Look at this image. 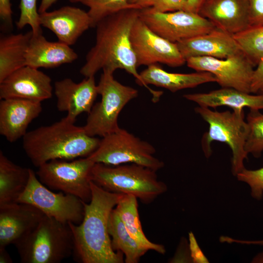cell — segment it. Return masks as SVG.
I'll return each mask as SVG.
<instances>
[{
	"label": "cell",
	"mask_w": 263,
	"mask_h": 263,
	"mask_svg": "<svg viewBox=\"0 0 263 263\" xmlns=\"http://www.w3.org/2000/svg\"><path fill=\"white\" fill-rule=\"evenodd\" d=\"M155 152L150 143L120 128L102 137L96 149L87 157L95 163L110 166L134 163L157 171L164 164L154 156Z\"/></svg>",
	"instance_id": "8"
},
{
	"label": "cell",
	"mask_w": 263,
	"mask_h": 263,
	"mask_svg": "<svg viewBox=\"0 0 263 263\" xmlns=\"http://www.w3.org/2000/svg\"><path fill=\"white\" fill-rule=\"evenodd\" d=\"M139 18L155 33L173 43L207 33L216 27L199 14L186 11L161 13L140 10Z\"/></svg>",
	"instance_id": "11"
},
{
	"label": "cell",
	"mask_w": 263,
	"mask_h": 263,
	"mask_svg": "<svg viewBox=\"0 0 263 263\" xmlns=\"http://www.w3.org/2000/svg\"><path fill=\"white\" fill-rule=\"evenodd\" d=\"M153 0H128L129 3L137 5L141 9L150 7Z\"/></svg>",
	"instance_id": "40"
},
{
	"label": "cell",
	"mask_w": 263,
	"mask_h": 263,
	"mask_svg": "<svg viewBox=\"0 0 263 263\" xmlns=\"http://www.w3.org/2000/svg\"><path fill=\"white\" fill-rule=\"evenodd\" d=\"M5 248L0 247V263H12L13 260Z\"/></svg>",
	"instance_id": "42"
},
{
	"label": "cell",
	"mask_w": 263,
	"mask_h": 263,
	"mask_svg": "<svg viewBox=\"0 0 263 263\" xmlns=\"http://www.w3.org/2000/svg\"><path fill=\"white\" fill-rule=\"evenodd\" d=\"M156 172L134 163L116 166L95 163L91 181L108 191L132 195L142 203L149 204L167 190Z\"/></svg>",
	"instance_id": "4"
},
{
	"label": "cell",
	"mask_w": 263,
	"mask_h": 263,
	"mask_svg": "<svg viewBox=\"0 0 263 263\" xmlns=\"http://www.w3.org/2000/svg\"><path fill=\"white\" fill-rule=\"evenodd\" d=\"M72 3H80L88 7L87 12L91 21V27L105 18L121 10L139 6L129 3L128 0H69Z\"/></svg>",
	"instance_id": "28"
},
{
	"label": "cell",
	"mask_w": 263,
	"mask_h": 263,
	"mask_svg": "<svg viewBox=\"0 0 263 263\" xmlns=\"http://www.w3.org/2000/svg\"><path fill=\"white\" fill-rule=\"evenodd\" d=\"M252 263H263V252L259 253L253 259Z\"/></svg>",
	"instance_id": "43"
},
{
	"label": "cell",
	"mask_w": 263,
	"mask_h": 263,
	"mask_svg": "<svg viewBox=\"0 0 263 263\" xmlns=\"http://www.w3.org/2000/svg\"><path fill=\"white\" fill-rule=\"evenodd\" d=\"M114 209L132 238L148 250L165 253L163 245L151 242L145 236L140 221L137 199L135 196L123 194Z\"/></svg>",
	"instance_id": "26"
},
{
	"label": "cell",
	"mask_w": 263,
	"mask_h": 263,
	"mask_svg": "<svg viewBox=\"0 0 263 263\" xmlns=\"http://www.w3.org/2000/svg\"><path fill=\"white\" fill-rule=\"evenodd\" d=\"M248 0L249 27L263 26V0Z\"/></svg>",
	"instance_id": "34"
},
{
	"label": "cell",
	"mask_w": 263,
	"mask_h": 263,
	"mask_svg": "<svg viewBox=\"0 0 263 263\" xmlns=\"http://www.w3.org/2000/svg\"><path fill=\"white\" fill-rule=\"evenodd\" d=\"M239 181L247 184L251 188L252 197L260 200L263 196V168L256 170L244 168L236 175Z\"/></svg>",
	"instance_id": "32"
},
{
	"label": "cell",
	"mask_w": 263,
	"mask_h": 263,
	"mask_svg": "<svg viewBox=\"0 0 263 263\" xmlns=\"http://www.w3.org/2000/svg\"><path fill=\"white\" fill-rule=\"evenodd\" d=\"M257 94H263V88L261 89Z\"/></svg>",
	"instance_id": "44"
},
{
	"label": "cell",
	"mask_w": 263,
	"mask_h": 263,
	"mask_svg": "<svg viewBox=\"0 0 263 263\" xmlns=\"http://www.w3.org/2000/svg\"><path fill=\"white\" fill-rule=\"evenodd\" d=\"M57 0H41L38 9L39 14L47 11L52 5Z\"/></svg>",
	"instance_id": "41"
},
{
	"label": "cell",
	"mask_w": 263,
	"mask_h": 263,
	"mask_svg": "<svg viewBox=\"0 0 263 263\" xmlns=\"http://www.w3.org/2000/svg\"><path fill=\"white\" fill-rule=\"evenodd\" d=\"M130 40L138 67L159 63L176 67L186 62L176 43L155 33L139 17L132 26Z\"/></svg>",
	"instance_id": "13"
},
{
	"label": "cell",
	"mask_w": 263,
	"mask_h": 263,
	"mask_svg": "<svg viewBox=\"0 0 263 263\" xmlns=\"http://www.w3.org/2000/svg\"><path fill=\"white\" fill-rule=\"evenodd\" d=\"M205 0H188L186 11L198 14L199 10Z\"/></svg>",
	"instance_id": "39"
},
{
	"label": "cell",
	"mask_w": 263,
	"mask_h": 263,
	"mask_svg": "<svg viewBox=\"0 0 263 263\" xmlns=\"http://www.w3.org/2000/svg\"><path fill=\"white\" fill-rule=\"evenodd\" d=\"M198 14L233 36L249 27L248 0H205Z\"/></svg>",
	"instance_id": "19"
},
{
	"label": "cell",
	"mask_w": 263,
	"mask_h": 263,
	"mask_svg": "<svg viewBox=\"0 0 263 263\" xmlns=\"http://www.w3.org/2000/svg\"><path fill=\"white\" fill-rule=\"evenodd\" d=\"M220 241L222 243H236L242 244H254V245H263V240H258V241H244L236 240L233 239L230 237L227 236H222L220 238Z\"/></svg>",
	"instance_id": "38"
},
{
	"label": "cell",
	"mask_w": 263,
	"mask_h": 263,
	"mask_svg": "<svg viewBox=\"0 0 263 263\" xmlns=\"http://www.w3.org/2000/svg\"><path fill=\"white\" fill-rule=\"evenodd\" d=\"M183 97L199 106L209 108L225 106L232 110H243L245 107L263 110V94L253 95L231 88H222L205 93L186 94Z\"/></svg>",
	"instance_id": "22"
},
{
	"label": "cell",
	"mask_w": 263,
	"mask_h": 263,
	"mask_svg": "<svg viewBox=\"0 0 263 263\" xmlns=\"http://www.w3.org/2000/svg\"><path fill=\"white\" fill-rule=\"evenodd\" d=\"M246 120L248 134L244 149L247 153L258 158L263 151V114L259 110L250 109Z\"/></svg>",
	"instance_id": "30"
},
{
	"label": "cell",
	"mask_w": 263,
	"mask_h": 263,
	"mask_svg": "<svg viewBox=\"0 0 263 263\" xmlns=\"http://www.w3.org/2000/svg\"><path fill=\"white\" fill-rule=\"evenodd\" d=\"M176 43L186 60L197 56L223 59L242 51L233 35L216 27Z\"/></svg>",
	"instance_id": "20"
},
{
	"label": "cell",
	"mask_w": 263,
	"mask_h": 263,
	"mask_svg": "<svg viewBox=\"0 0 263 263\" xmlns=\"http://www.w3.org/2000/svg\"><path fill=\"white\" fill-rule=\"evenodd\" d=\"M22 139L25 153L38 168L52 160L87 157L96 149L100 140L88 135L83 127L75 125L66 117L27 132Z\"/></svg>",
	"instance_id": "3"
},
{
	"label": "cell",
	"mask_w": 263,
	"mask_h": 263,
	"mask_svg": "<svg viewBox=\"0 0 263 263\" xmlns=\"http://www.w3.org/2000/svg\"><path fill=\"white\" fill-rule=\"evenodd\" d=\"M11 3L10 0H0V17L5 23L12 25Z\"/></svg>",
	"instance_id": "37"
},
{
	"label": "cell",
	"mask_w": 263,
	"mask_h": 263,
	"mask_svg": "<svg viewBox=\"0 0 263 263\" xmlns=\"http://www.w3.org/2000/svg\"><path fill=\"white\" fill-rule=\"evenodd\" d=\"M263 88V57L254 69L251 87V93L257 94Z\"/></svg>",
	"instance_id": "36"
},
{
	"label": "cell",
	"mask_w": 263,
	"mask_h": 263,
	"mask_svg": "<svg viewBox=\"0 0 263 263\" xmlns=\"http://www.w3.org/2000/svg\"><path fill=\"white\" fill-rule=\"evenodd\" d=\"M14 244L22 263H59L73 255L74 248L68 224L46 215Z\"/></svg>",
	"instance_id": "5"
},
{
	"label": "cell",
	"mask_w": 263,
	"mask_h": 263,
	"mask_svg": "<svg viewBox=\"0 0 263 263\" xmlns=\"http://www.w3.org/2000/svg\"><path fill=\"white\" fill-rule=\"evenodd\" d=\"M54 90L58 110L66 112L65 117L74 123L81 113L91 112L98 94L94 76L79 83L69 78L56 81Z\"/></svg>",
	"instance_id": "15"
},
{
	"label": "cell",
	"mask_w": 263,
	"mask_h": 263,
	"mask_svg": "<svg viewBox=\"0 0 263 263\" xmlns=\"http://www.w3.org/2000/svg\"><path fill=\"white\" fill-rule=\"evenodd\" d=\"M187 3L188 0H153L150 8L161 13L186 11Z\"/></svg>",
	"instance_id": "33"
},
{
	"label": "cell",
	"mask_w": 263,
	"mask_h": 263,
	"mask_svg": "<svg viewBox=\"0 0 263 263\" xmlns=\"http://www.w3.org/2000/svg\"><path fill=\"white\" fill-rule=\"evenodd\" d=\"M45 215L35 207L15 203L0 206V247L15 244L40 222Z\"/></svg>",
	"instance_id": "16"
},
{
	"label": "cell",
	"mask_w": 263,
	"mask_h": 263,
	"mask_svg": "<svg viewBox=\"0 0 263 263\" xmlns=\"http://www.w3.org/2000/svg\"><path fill=\"white\" fill-rule=\"evenodd\" d=\"M188 66L197 72L211 73L222 88L251 93L254 66L242 52L221 59L208 56L186 59Z\"/></svg>",
	"instance_id": "12"
},
{
	"label": "cell",
	"mask_w": 263,
	"mask_h": 263,
	"mask_svg": "<svg viewBox=\"0 0 263 263\" xmlns=\"http://www.w3.org/2000/svg\"><path fill=\"white\" fill-rule=\"evenodd\" d=\"M32 31L2 36L0 38V82L9 75L26 66L25 55Z\"/></svg>",
	"instance_id": "25"
},
{
	"label": "cell",
	"mask_w": 263,
	"mask_h": 263,
	"mask_svg": "<svg viewBox=\"0 0 263 263\" xmlns=\"http://www.w3.org/2000/svg\"><path fill=\"white\" fill-rule=\"evenodd\" d=\"M97 84L101 101L94 104L83 127L89 136L101 137L118 130L119 114L125 106L138 95V91L114 78L113 73L103 70Z\"/></svg>",
	"instance_id": "7"
},
{
	"label": "cell",
	"mask_w": 263,
	"mask_h": 263,
	"mask_svg": "<svg viewBox=\"0 0 263 263\" xmlns=\"http://www.w3.org/2000/svg\"><path fill=\"white\" fill-rule=\"evenodd\" d=\"M218 112L209 108L198 106L195 112L207 122L208 131L204 134L202 148L207 158L212 152L211 144L213 141L225 143L230 148L232 152V172L233 175L245 168L244 161L248 153L244 146L248 134V126L244 120V110H232Z\"/></svg>",
	"instance_id": "6"
},
{
	"label": "cell",
	"mask_w": 263,
	"mask_h": 263,
	"mask_svg": "<svg viewBox=\"0 0 263 263\" xmlns=\"http://www.w3.org/2000/svg\"><path fill=\"white\" fill-rule=\"evenodd\" d=\"M141 9L130 8L119 11L100 20L96 25L95 41L86 56V62L80 70L85 77L94 76L100 70L113 73L125 70L132 75L137 83L145 87L155 102L163 94L161 91L151 89L145 84L138 68L130 34L132 26L139 17Z\"/></svg>",
	"instance_id": "1"
},
{
	"label": "cell",
	"mask_w": 263,
	"mask_h": 263,
	"mask_svg": "<svg viewBox=\"0 0 263 263\" xmlns=\"http://www.w3.org/2000/svg\"><path fill=\"white\" fill-rule=\"evenodd\" d=\"M233 36L242 51L256 66L263 57V26L249 27Z\"/></svg>",
	"instance_id": "29"
},
{
	"label": "cell",
	"mask_w": 263,
	"mask_h": 263,
	"mask_svg": "<svg viewBox=\"0 0 263 263\" xmlns=\"http://www.w3.org/2000/svg\"><path fill=\"white\" fill-rule=\"evenodd\" d=\"M77 57V54L70 46L59 41H48L42 33L33 34L26 53V66L37 69L52 68L72 63Z\"/></svg>",
	"instance_id": "21"
},
{
	"label": "cell",
	"mask_w": 263,
	"mask_h": 263,
	"mask_svg": "<svg viewBox=\"0 0 263 263\" xmlns=\"http://www.w3.org/2000/svg\"><path fill=\"white\" fill-rule=\"evenodd\" d=\"M188 238L189 249L191 261L194 263H208V260L199 246L195 236L191 231L188 233Z\"/></svg>",
	"instance_id": "35"
},
{
	"label": "cell",
	"mask_w": 263,
	"mask_h": 263,
	"mask_svg": "<svg viewBox=\"0 0 263 263\" xmlns=\"http://www.w3.org/2000/svg\"><path fill=\"white\" fill-rule=\"evenodd\" d=\"M94 164L88 157L71 161L55 159L38 167L36 174L48 188L89 203L92 197L91 172Z\"/></svg>",
	"instance_id": "9"
},
{
	"label": "cell",
	"mask_w": 263,
	"mask_h": 263,
	"mask_svg": "<svg viewBox=\"0 0 263 263\" xmlns=\"http://www.w3.org/2000/svg\"><path fill=\"white\" fill-rule=\"evenodd\" d=\"M17 203L32 205L46 216L65 224H79L84 216L83 201L79 198L62 191L50 190L30 169L28 184Z\"/></svg>",
	"instance_id": "10"
},
{
	"label": "cell",
	"mask_w": 263,
	"mask_h": 263,
	"mask_svg": "<svg viewBox=\"0 0 263 263\" xmlns=\"http://www.w3.org/2000/svg\"><path fill=\"white\" fill-rule=\"evenodd\" d=\"M91 187V201L83 202L82 222L68 223L73 235L74 260L81 263H123L124 254L113 250L108 231L110 215L123 194L108 191L92 181Z\"/></svg>",
	"instance_id": "2"
},
{
	"label": "cell",
	"mask_w": 263,
	"mask_h": 263,
	"mask_svg": "<svg viewBox=\"0 0 263 263\" xmlns=\"http://www.w3.org/2000/svg\"><path fill=\"white\" fill-rule=\"evenodd\" d=\"M29 176L30 169L15 164L0 151V206L17 203Z\"/></svg>",
	"instance_id": "24"
},
{
	"label": "cell",
	"mask_w": 263,
	"mask_h": 263,
	"mask_svg": "<svg viewBox=\"0 0 263 263\" xmlns=\"http://www.w3.org/2000/svg\"><path fill=\"white\" fill-rule=\"evenodd\" d=\"M42 110L41 102L21 98L0 99V134L11 143L23 138L29 124Z\"/></svg>",
	"instance_id": "18"
},
{
	"label": "cell",
	"mask_w": 263,
	"mask_h": 263,
	"mask_svg": "<svg viewBox=\"0 0 263 263\" xmlns=\"http://www.w3.org/2000/svg\"><path fill=\"white\" fill-rule=\"evenodd\" d=\"M108 231L113 249L124 254L125 263H137L148 251L129 234L114 208L109 216Z\"/></svg>",
	"instance_id": "27"
},
{
	"label": "cell",
	"mask_w": 263,
	"mask_h": 263,
	"mask_svg": "<svg viewBox=\"0 0 263 263\" xmlns=\"http://www.w3.org/2000/svg\"><path fill=\"white\" fill-rule=\"evenodd\" d=\"M39 22L41 26L53 32L59 41L69 46L74 45L91 27L88 12L70 6L39 14Z\"/></svg>",
	"instance_id": "17"
},
{
	"label": "cell",
	"mask_w": 263,
	"mask_h": 263,
	"mask_svg": "<svg viewBox=\"0 0 263 263\" xmlns=\"http://www.w3.org/2000/svg\"><path fill=\"white\" fill-rule=\"evenodd\" d=\"M37 0H20V16L16 22V26L19 29L27 25H30L34 35L42 33L39 22V14L37 8Z\"/></svg>",
	"instance_id": "31"
},
{
	"label": "cell",
	"mask_w": 263,
	"mask_h": 263,
	"mask_svg": "<svg viewBox=\"0 0 263 263\" xmlns=\"http://www.w3.org/2000/svg\"><path fill=\"white\" fill-rule=\"evenodd\" d=\"M140 75L146 85L151 84L162 87L173 93L194 88L206 83L216 82L215 77L209 72H197L189 74L169 73L165 71L158 64L147 66Z\"/></svg>",
	"instance_id": "23"
},
{
	"label": "cell",
	"mask_w": 263,
	"mask_h": 263,
	"mask_svg": "<svg viewBox=\"0 0 263 263\" xmlns=\"http://www.w3.org/2000/svg\"><path fill=\"white\" fill-rule=\"evenodd\" d=\"M49 76L38 69L25 66L0 82V99L21 98L41 102L52 96Z\"/></svg>",
	"instance_id": "14"
}]
</instances>
